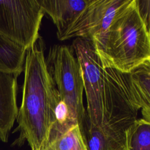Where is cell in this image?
Masks as SVG:
<instances>
[{
  "label": "cell",
  "instance_id": "5bb4252c",
  "mask_svg": "<svg viewBox=\"0 0 150 150\" xmlns=\"http://www.w3.org/2000/svg\"><path fill=\"white\" fill-rule=\"evenodd\" d=\"M139 13L149 29V14H150V1L149 0H136Z\"/></svg>",
  "mask_w": 150,
  "mask_h": 150
},
{
  "label": "cell",
  "instance_id": "7c38bea8",
  "mask_svg": "<svg viewBox=\"0 0 150 150\" xmlns=\"http://www.w3.org/2000/svg\"><path fill=\"white\" fill-rule=\"evenodd\" d=\"M40 150H88L78 125L64 132L50 133L46 144Z\"/></svg>",
  "mask_w": 150,
  "mask_h": 150
},
{
  "label": "cell",
  "instance_id": "3957f363",
  "mask_svg": "<svg viewBox=\"0 0 150 150\" xmlns=\"http://www.w3.org/2000/svg\"><path fill=\"white\" fill-rule=\"evenodd\" d=\"M141 107L129 73L104 69L103 115L99 126H91L93 136L106 147L123 146L126 131L137 120Z\"/></svg>",
  "mask_w": 150,
  "mask_h": 150
},
{
  "label": "cell",
  "instance_id": "52a82bcc",
  "mask_svg": "<svg viewBox=\"0 0 150 150\" xmlns=\"http://www.w3.org/2000/svg\"><path fill=\"white\" fill-rule=\"evenodd\" d=\"M127 0H90L78 19L60 40L72 38L91 40L108 27L117 11Z\"/></svg>",
  "mask_w": 150,
  "mask_h": 150
},
{
  "label": "cell",
  "instance_id": "ba28073f",
  "mask_svg": "<svg viewBox=\"0 0 150 150\" xmlns=\"http://www.w3.org/2000/svg\"><path fill=\"white\" fill-rule=\"evenodd\" d=\"M18 76L0 71V141L7 142L16 119Z\"/></svg>",
  "mask_w": 150,
  "mask_h": 150
},
{
  "label": "cell",
  "instance_id": "30bf717a",
  "mask_svg": "<svg viewBox=\"0 0 150 150\" xmlns=\"http://www.w3.org/2000/svg\"><path fill=\"white\" fill-rule=\"evenodd\" d=\"M129 75L141 104L142 118L150 122V60L134 68L129 72Z\"/></svg>",
  "mask_w": 150,
  "mask_h": 150
},
{
  "label": "cell",
  "instance_id": "4fadbf2b",
  "mask_svg": "<svg viewBox=\"0 0 150 150\" xmlns=\"http://www.w3.org/2000/svg\"><path fill=\"white\" fill-rule=\"evenodd\" d=\"M124 150H150V122L137 119L128 128Z\"/></svg>",
  "mask_w": 150,
  "mask_h": 150
},
{
  "label": "cell",
  "instance_id": "8fae6325",
  "mask_svg": "<svg viewBox=\"0 0 150 150\" xmlns=\"http://www.w3.org/2000/svg\"><path fill=\"white\" fill-rule=\"evenodd\" d=\"M26 50L0 34V71L19 76L24 70Z\"/></svg>",
  "mask_w": 150,
  "mask_h": 150
},
{
  "label": "cell",
  "instance_id": "277c9868",
  "mask_svg": "<svg viewBox=\"0 0 150 150\" xmlns=\"http://www.w3.org/2000/svg\"><path fill=\"white\" fill-rule=\"evenodd\" d=\"M45 60L60 99L67 105L72 118L78 124L86 110L83 105L81 70L72 47L63 45L51 46Z\"/></svg>",
  "mask_w": 150,
  "mask_h": 150
},
{
  "label": "cell",
  "instance_id": "7a4b0ae2",
  "mask_svg": "<svg viewBox=\"0 0 150 150\" xmlns=\"http://www.w3.org/2000/svg\"><path fill=\"white\" fill-rule=\"evenodd\" d=\"M91 40L104 69L129 73L150 60L149 29L139 13L136 0H127L107 29Z\"/></svg>",
  "mask_w": 150,
  "mask_h": 150
},
{
  "label": "cell",
  "instance_id": "5b68a950",
  "mask_svg": "<svg viewBox=\"0 0 150 150\" xmlns=\"http://www.w3.org/2000/svg\"><path fill=\"white\" fill-rule=\"evenodd\" d=\"M71 47L81 67L87 100L86 114L78 124L84 122L96 127L100 125L103 115L104 68L91 40L76 38Z\"/></svg>",
  "mask_w": 150,
  "mask_h": 150
},
{
  "label": "cell",
  "instance_id": "8992f818",
  "mask_svg": "<svg viewBox=\"0 0 150 150\" xmlns=\"http://www.w3.org/2000/svg\"><path fill=\"white\" fill-rule=\"evenodd\" d=\"M44 15L38 0L0 1V34L27 50L40 36Z\"/></svg>",
  "mask_w": 150,
  "mask_h": 150
},
{
  "label": "cell",
  "instance_id": "9c48e42d",
  "mask_svg": "<svg viewBox=\"0 0 150 150\" xmlns=\"http://www.w3.org/2000/svg\"><path fill=\"white\" fill-rule=\"evenodd\" d=\"M43 11L52 19L60 40L78 19L90 0H38Z\"/></svg>",
  "mask_w": 150,
  "mask_h": 150
},
{
  "label": "cell",
  "instance_id": "6da1fadb",
  "mask_svg": "<svg viewBox=\"0 0 150 150\" xmlns=\"http://www.w3.org/2000/svg\"><path fill=\"white\" fill-rule=\"evenodd\" d=\"M45 50L40 36L26 50L22 103L16 119L18 127L14 130L19 135L13 146H21L26 141L31 150H40L54 122V111L60 98L47 68Z\"/></svg>",
  "mask_w": 150,
  "mask_h": 150
}]
</instances>
